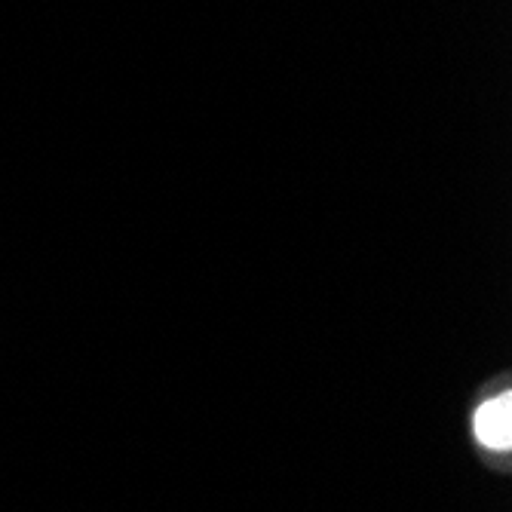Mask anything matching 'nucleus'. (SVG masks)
<instances>
[{
  "mask_svg": "<svg viewBox=\"0 0 512 512\" xmlns=\"http://www.w3.org/2000/svg\"><path fill=\"white\" fill-rule=\"evenodd\" d=\"M476 439L494 451L512 448V396L509 393L488 399L476 411Z\"/></svg>",
  "mask_w": 512,
  "mask_h": 512,
  "instance_id": "1",
  "label": "nucleus"
}]
</instances>
